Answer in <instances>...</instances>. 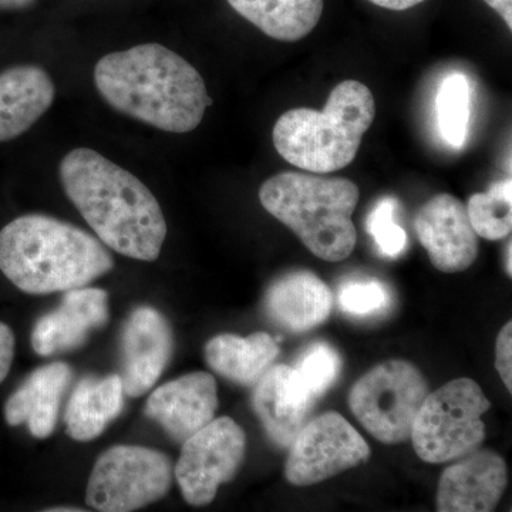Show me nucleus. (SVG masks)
<instances>
[{"label": "nucleus", "instance_id": "nucleus-3", "mask_svg": "<svg viewBox=\"0 0 512 512\" xmlns=\"http://www.w3.org/2000/svg\"><path fill=\"white\" fill-rule=\"evenodd\" d=\"M113 266L99 238L49 215H23L0 231V271L30 295L83 288Z\"/></svg>", "mask_w": 512, "mask_h": 512}, {"label": "nucleus", "instance_id": "nucleus-22", "mask_svg": "<svg viewBox=\"0 0 512 512\" xmlns=\"http://www.w3.org/2000/svg\"><path fill=\"white\" fill-rule=\"evenodd\" d=\"M229 6L266 36L298 42L318 26L323 0H227Z\"/></svg>", "mask_w": 512, "mask_h": 512}, {"label": "nucleus", "instance_id": "nucleus-11", "mask_svg": "<svg viewBox=\"0 0 512 512\" xmlns=\"http://www.w3.org/2000/svg\"><path fill=\"white\" fill-rule=\"evenodd\" d=\"M174 352V336L168 320L151 306L130 313L120 335V379L128 397L150 392Z\"/></svg>", "mask_w": 512, "mask_h": 512}, {"label": "nucleus", "instance_id": "nucleus-16", "mask_svg": "<svg viewBox=\"0 0 512 512\" xmlns=\"http://www.w3.org/2000/svg\"><path fill=\"white\" fill-rule=\"evenodd\" d=\"M316 397L295 367H271L255 384L252 406L269 439L289 447L306 424Z\"/></svg>", "mask_w": 512, "mask_h": 512}, {"label": "nucleus", "instance_id": "nucleus-29", "mask_svg": "<svg viewBox=\"0 0 512 512\" xmlns=\"http://www.w3.org/2000/svg\"><path fill=\"white\" fill-rule=\"evenodd\" d=\"M15 333L6 323L0 322V383L8 377L15 359Z\"/></svg>", "mask_w": 512, "mask_h": 512}, {"label": "nucleus", "instance_id": "nucleus-4", "mask_svg": "<svg viewBox=\"0 0 512 512\" xmlns=\"http://www.w3.org/2000/svg\"><path fill=\"white\" fill-rule=\"evenodd\" d=\"M376 116L375 97L356 80L339 83L323 111L292 109L276 121L279 156L308 173L329 174L348 167Z\"/></svg>", "mask_w": 512, "mask_h": 512}, {"label": "nucleus", "instance_id": "nucleus-17", "mask_svg": "<svg viewBox=\"0 0 512 512\" xmlns=\"http://www.w3.org/2000/svg\"><path fill=\"white\" fill-rule=\"evenodd\" d=\"M73 379L67 363L53 362L30 373L5 403L9 426L26 424L36 439L52 436L59 419L60 403Z\"/></svg>", "mask_w": 512, "mask_h": 512}, {"label": "nucleus", "instance_id": "nucleus-12", "mask_svg": "<svg viewBox=\"0 0 512 512\" xmlns=\"http://www.w3.org/2000/svg\"><path fill=\"white\" fill-rule=\"evenodd\" d=\"M414 229L439 271L457 274L476 262L478 237L466 205L454 195H434L417 212Z\"/></svg>", "mask_w": 512, "mask_h": 512}, {"label": "nucleus", "instance_id": "nucleus-13", "mask_svg": "<svg viewBox=\"0 0 512 512\" xmlns=\"http://www.w3.org/2000/svg\"><path fill=\"white\" fill-rule=\"evenodd\" d=\"M507 464L493 450L458 458L441 474L436 507L440 512L494 511L507 488Z\"/></svg>", "mask_w": 512, "mask_h": 512}, {"label": "nucleus", "instance_id": "nucleus-5", "mask_svg": "<svg viewBox=\"0 0 512 512\" xmlns=\"http://www.w3.org/2000/svg\"><path fill=\"white\" fill-rule=\"evenodd\" d=\"M359 197V187L348 178L305 173L276 174L259 188L262 207L328 262L343 261L356 247L352 215Z\"/></svg>", "mask_w": 512, "mask_h": 512}, {"label": "nucleus", "instance_id": "nucleus-1", "mask_svg": "<svg viewBox=\"0 0 512 512\" xmlns=\"http://www.w3.org/2000/svg\"><path fill=\"white\" fill-rule=\"evenodd\" d=\"M59 177L69 200L107 248L156 261L167 222L153 192L136 175L99 151L74 148L60 161Z\"/></svg>", "mask_w": 512, "mask_h": 512}, {"label": "nucleus", "instance_id": "nucleus-10", "mask_svg": "<svg viewBox=\"0 0 512 512\" xmlns=\"http://www.w3.org/2000/svg\"><path fill=\"white\" fill-rule=\"evenodd\" d=\"M286 480L309 487L359 466L370 457L369 444L342 414H320L302 427L292 441Z\"/></svg>", "mask_w": 512, "mask_h": 512}, {"label": "nucleus", "instance_id": "nucleus-18", "mask_svg": "<svg viewBox=\"0 0 512 512\" xmlns=\"http://www.w3.org/2000/svg\"><path fill=\"white\" fill-rule=\"evenodd\" d=\"M56 87L36 64H18L0 73V143L15 140L52 107Z\"/></svg>", "mask_w": 512, "mask_h": 512}, {"label": "nucleus", "instance_id": "nucleus-28", "mask_svg": "<svg viewBox=\"0 0 512 512\" xmlns=\"http://www.w3.org/2000/svg\"><path fill=\"white\" fill-rule=\"evenodd\" d=\"M495 367L498 375L507 387L508 392H512V323H505L503 329L498 333L497 343H495Z\"/></svg>", "mask_w": 512, "mask_h": 512}, {"label": "nucleus", "instance_id": "nucleus-20", "mask_svg": "<svg viewBox=\"0 0 512 512\" xmlns=\"http://www.w3.org/2000/svg\"><path fill=\"white\" fill-rule=\"evenodd\" d=\"M124 396L119 375L84 377L74 387L64 414L67 434L76 441L100 437L123 412Z\"/></svg>", "mask_w": 512, "mask_h": 512}, {"label": "nucleus", "instance_id": "nucleus-31", "mask_svg": "<svg viewBox=\"0 0 512 512\" xmlns=\"http://www.w3.org/2000/svg\"><path fill=\"white\" fill-rule=\"evenodd\" d=\"M484 2L501 15L508 29L512 30V0H484Z\"/></svg>", "mask_w": 512, "mask_h": 512}, {"label": "nucleus", "instance_id": "nucleus-34", "mask_svg": "<svg viewBox=\"0 0 512 512\" xmlns=\"http://www.w3.org/2000/svg\"><path fill=\"white\" fill-rule=\"evenodd\" d=\"M47 511H50V512H63V511L73 512V511H82V510H80V508H50V510H47Z\"/></svg>", "mask_w": 512, "mask_h": 512}, {"label": "nucleus", "instance_id": "nucleus-27", "mask_svg": "<svg viewBox=\"0 0 512 512\" xmlns=\"http://www.w3.org/2000/svg\"><path fill=\"white\" fill-rule=\"evenodd\" d=\"M399 202L396 198H382L367 218V232L375 241L380 254L386 258H399L407 248L406 231L396 222Z\"/></svg>", "mask_w": 512, "mask_h": 512}, {"label": "nucleus", "instance_id": "nucleus-9", "mask_svg": "<svg viewBox=\"0 0 512 512\" xmlns=\"http://www.w3.org/2000/svg\"><path fill=\"white\" fill-rule=\"evenodd\" d=\"M245 450V431L231 417L214 419L192 434L174 468L184 500L194 507L211 504L220 485L237 476Z\"/></svg>", "mask_w": 512, "mask_h": 512}, {"label": "nucleus", "instance_id": "nucleus-30", "mask_svg": "<svg viewBox=\"0 0 512 512\" xmlns=\"http://www.w3.org/2000/svg\"><path fill=\"white\" fill-rule=\"evenodd\" d=\"M373 5L380 6V8L389 10H407L412 9L414 6L420 5L424 0H369Z\"/></svg>", "mask_w": 512, "mask_h": 512}, {"label": "nucleus", "instance_id": "nucleus-25", "mask_svg": "<svg viewBox=\"0 0 512 512\" xmlns=\"http://www.w3.org/2000/svg\"><path fill=\"white\" fill-rule=\"evenodd\" d=\"M392 292L389 286L375 278L348 279L339 286L340 311L357 319H369L383 315L392 308Z\"/></svg>", "mask_w": 512, "mask_h": 512}, {"label": "nucleus", "instance_id": "nucleus-6", "mask_svg": "<svg viewBox=\"0 0 512 512\" xmlns=\"http://www.w3.org/2000/svg\"><path fill=\"white\" fill-rule=\"evenodd\" d=\"M491 409L480 384L474 380H451L436 392L427 394L414 419V451L430 464L456 461L478 450L485 439L481 420Z\"/></svg>", "mask_w": 512, "mask_h": 512}, {"label": "nucleus", "instance_id": "nucleus-32", "mask_svg": "<svg viewBox=\"0 0 512 512\" xmlns=\"http://www.w3.org/2000/svg\"><path fill=\"white\" fill-rule=\"evenodd\" d=\"M36 0H0V10L28 9Z\"/></svg>", "mask_w": 512, "mask_h": 512}, {"label": "nucleus", "instance_id": "nucleus-23", "mask_svg": "<svg viewBox=\"0 0 512 512\" xmlns=\"http://www.w3.org/2000/svg\"><path fill=\"white\" fill-rule=\"evenodd\" d=\"M471 117L470 82L464 74L454 73L441 83L437 93V124L448 146L463 148Z\"/></svg>", "mask_w": 512, "mask_h": 512}, {"label": "nucleus", "instance_id": "nucleus-21", "mask_svg": "<svg viewBox=\"0 0 512 512\" xmlns=\"http://www.w3.org/2000/svg\"><path fill=\"white\" fill-rule=\"evenodd\" d=\"M278 355V345L265 332L252 333L248 338L225 333L205 346L208 366L241 386H254L271 369Z\"/></svg>", "mask_w": 512, "mask_h": 512}, {"label": "nucleus", "instance_id": "nucleus-14", "mask_svg": "<svg viewBox=\"0 0 512 512\" xmlns=\"http://www.w3.org/2000/svg\"><path fill=\"white\" fill-rule=\"evenodd\" d=\"M217 409L218 387L214 376L192 372L154 390L144 412L171 439L183 444L215 419Z\"/></svg>", "mask_w": 512, "mask_h": 512}, {"label": "nucleus", "instance_id": "nucleus-26", "mask_svg": "<svg viewBox=\"0 0 512 512\" xmlns=\"http://www.w3.org/2000/svg\"><path fill=\"white\" fill-rule=\"evenodd\" d=\"M296 372L318 399L338 380L342 359L338 350L326 342L312 343L295 366Z\"/></svg>", "mask_w": 512, "mask_h": 512}, {"label": "nucleus", "instance_id": "nucleus-7", "mask_svg": "<svg viewBox=\"0 0 512 512\" xmlns=\"http://www.w3.org/2000/svg\"><path fill=\"white\" fill-rule=\"evenodd\" d=\"M429 394L423 373L407 360H389L360 377L349 407L376 440L400 444L410 439L421 404Z\"/></svg>", "mask_w": 512, "mask_h": 512}, {"label": "nucleus", "instance_id": "nucleus-8", "mask_svg": "<svg viewBox=\"0 0 512 512\" xmlns=\"http://www.w3.org/2000/svg\"><path fill=\"white\" fill-rule=\"evenodd\" d=\"M170 457L154 448L114 446L94 464L86 503L101 512L140 510L164 498L173 484Z\"/></svg>", "mask_w": 512, "mask_h": 512}, {"label": "nucleus", "instance_id": "nucleus-2", "mask_svg": "<svg viewBox=\"0 0 512 512\" xmlns=\"http://www.w3.org/2000/svg\"><path fill=\"white\" fill-rule=\"evenodd\" d=\"M94 84L111 109L167 133L195 130L212 104L200 72L157 43L101 57Z\"/></svg>", "mask_w": 512, "mask_h": 512}, {"label": "nucleus", "instance_id": "nucleus-15", "mask_svg": "<svg viewBox=\"0 0 512 512\" xmlns=\"http://www.w3.org/2000/svg\"><path fill=\"white\" fill-rule=\"evenodd\" d=\"M109 322V298L103 289L67 291L55 311L37 319L32 348L39 356H55L83 346L92 332Z\"/></svg>", "mask_w": 512, "mask_h": 512}, {"label": "nucleus", "instance_id": "nucleus-33", "mask_svg": "<svg viewBox=\"0 0 512 512\" xmlns=\"http://www.w3.org/2000/svg\"><path fill=\"white\" fill-rule=\"evenodd\" d=\"M511 249H512V242L510 241V242H508L507 254H505V272H507V275L510 276V278L512 276Z\"/></svg>", "mask_w": 512, "mask_h": 512}, {"label": "nucleus", "instance_id": "nucleus-19", "mask_svg": "<svg viewBox=\"0 0 512 512\" xmlns=\"http://www.w3.org/2000/svg\"><path fill=\"white\" fill-rule=\"evenodd\" d=\"M333 293L311 271H293L276 279L265 296L269 318L291 332H308L332 313Z\"/></svg>", "mask_w": 512, "mask_h": 512}, {"label": "nucleus", "instance_id": "nucleus-24", "mask_svg": "<svg viewBox=\"0 0 512 512\" xmlns=\"http://www.w3.org/2000/svg\"><path fill=\"white\" fill-rule=\"evenodd\" d=\"M467 212L477 237L487 241L507 238L512 229L511 178L491 185L487 192L474 194L468 200Z\"/></svg>", "mask_w": 512, "mask_h": 512}]
</instances>
